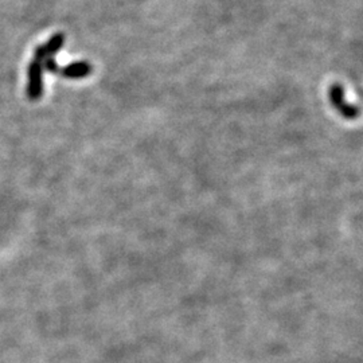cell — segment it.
I'll return each mask as SVG.
<instances>
[{"label":"cell","instance_id":"obj_1","mask_svg":"<svg viewBox=\"0 0 363 363\" xmlns=\"http://www.w3.org/2000/svg\"><path fill=\"white\" fill-rule=\"evenodd\" d=\"M27 97L33 101L44 96V69L41 62L31 61L27 68Z\"/></svg>","mask_w":363,"mask_h":363},{"label":"cell","instance_id":"obj_2","mask_svg":"<svg viewBox=\"0 0 363 363\" xmlns=\"http://www.w3.org/2000/svg\"><path fill=\"white\" fill-rule=\"evenodd\" d=\"M328 97L333 105L338 109V112L346 118H355L360 114V108L355 105H350L344 98V89L339 84H334L328 89Z\"/></svg>","mask_w":363,"mask_h":363},{"label":"cell","instance_id":"obj_3","mask_svg":"<svg viewBox=\"0 0 363 363\" xmlns=\"http://www.w3.org/2000/svg\"><path fill=\"white\" fill-rule=\"evenodd\" d=\"M91 65L87 61H78L69 64L65 68L60 69V73L62 77L69 80H78V78H85L91 73Z\"/></svg>","mask_w":363,"mask_h":363},{"label":"cell","instance_id":"obj_4","mask_svg":"<svg viewBox=\"0 0 363 363\" xmlns=\"http://www.w3.org/2000/svg\"><path fill=\"white\" fill-rule=\"evenodd\" d=\"M64 45H65V34L57 33L51 35V38L44 45L47 57H54L64 47Z\"/></svg>","mask_w":363,"mask_h":363},{"label":"cell","instance_id":"obj_5","mask_svg":"<svg viewBox=\"0 0 363 363\" xmlns=\"http://www.w3.org/2000/svg\"><path fill=\"white\" fill-rule=\"evenodd\" d=\"M41 65H42V69L46 70V71H48V73H53V74L60 73V67H58L57 61L54 60V57H47L46 60L41 62Z\"/></svg>","mask_w":363,"mask_h":363}]
</instances>
